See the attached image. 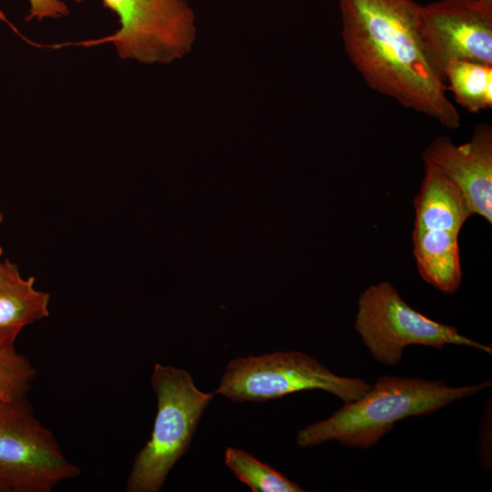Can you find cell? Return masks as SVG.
I'll use <instances>...</instances> for the list:
<instances>
[{"label": "cell", "mask_w": 492, "mask_h": 492, "mask_svg": "<svg viewBox=\"0 0 492 492\" xmlns=\"http://www.w3.org/2000/svg\"><path fill=\"white\" fill-rule=\"evenodd\" d=\"M36 371L30 361L15 348L0 345V400L26 396Z\"/></svg>", "instance_id": "15"}, {"label": "cell", "mask_w": 492, "mask_h": 492, "mask_svg": "<svg viewBox=\"0 0 492 492\" xmlns=\"http://www.w3.org/2000/svg\"><path fill=\"white\" fill-rule=\"evenodd\" d=\"M117 15L119 28L88 46L112 43L122 59L170 64L188 55L196 39V17L187 0H102Z\"/></svg>", "instance_id": "7"}, {"label": "cell", "mask_w": 492, "mask_h": 492, "mask_svg": "<svg viewBox=\"0 0 492 492\" xmlns=\"http://www.w3.org/2000/svg\"><path fill=\"white\" fill-rule=\"evenodd\" d=\"M491 384L490 379L476 384L451 386L443 380L384 375L358 400L343 403L328 418L300 430L296 443L301 447H309L337 441L347 447L369 448L400 420L433 414Z\"/></svg>", "instance_id": "2"}, {"label": "cell", "mask_w": 492, "mask_h": 492, "mask_svg": "<svg viewBox=\"0 0 492 492\" xmlns=\"http://www.w3.org/2000/svg\"><path fill=\"white\" fill-rule=\"evenodd\" d=\"M76 3H82L84 2L85 0H74Z\"/></svg>", "instance_id": "18"}, {"label": "cell", "mask_w": 492, "mask_h": 492, "mask_svg": "<svg viewBox=\"0 0 492 492\" xmlns=\"http://www.w3.org/2000/svg\"><path fill=\"white\" fill-rule=\"evenodd\" d=\"M462 190L472 214L492 223V127L475 126L469 141L456 145L448 136L435 138L421 154Z\"/></svg>", "instance_id": "9"}, {"label": "cell", "mask_w": 492, "mask_h": 492, "mask_svg": "<svg viewBox=\"0 0 492 492\" xmlns=\"http://www.w3.org/2000/svg\"><path fill=\"white\" fill-rule=\"evenodd\" d=\"M370 387L361 378L335 374L303 353L279 351L231 360L214 394L234 402H266L303 390H323L348 403Z\"/></svg>", "instance_id": "4"}, {"label": "cell", "mask_w": 492, "mask_h": 492, "mask_svg": "<svg viewBox=\"0 0 492 492\" xmlns=\"http://www.w3.org/2000/svg\"><path fill=\"white\" fill-rule=\"evenodd\" d=\"M151 385L157 414L150 439L137 454L130 470L128 492H158L166 477L187 453L201 415L214 397L197 388L183 369L156 364Z\"/></svg>", "instance_id": "3"}, {"label": "cell", "mask_w": 492, "mask_h": 492, "mask_svg": "<svg viewBox=\"0 0 492 492\" xmlns=\"http://www.w3.org/2000/svg\"><path fill=\"white\" fill-rule=\"evenodd\" d=\"M29 11L25 20L42 21L45 18H62L69 15L67 4L62 0H27Z\"/></svg>", "instance_id": "16"}, {"label": "cell", "mask_w": 492, "mask_h": 492, "mask_svg": "<svg viewBox=\"0 0 492 492\" xmlns=\"http://www.w3.org/2000/svg\"><path fill=\"white\" fill-rule=\"evenodd\" d=\"M354 328L374 360L396 365L408 345L436 349L461 345L492 354L491 346L462 335L456 326L436 322L411 308L388 282L370 285L360 295Z\"/></svg>", "instance_id": "5"}, {"label": "cell", "mask_w": 492, "mask_h": 492, "mask_svg": "<svg viewBox=\"0 0 492 492\" xmlns=\"http://www.w3.org/2000/svg\"><path fill=\"white\" fill-rule=\"evenodd\" d=\"M425 164V175L415 198V231H446L460 233L472 216L466 198L458 186L434 166Z\"/></svg>", "instance_id": "11"}, {"label": "cell", "mask_w": 492, "mask_h": 492, "mask_svg": "<svg viewBox=\"0 0 492 492\" xmlns=\"http://www.w3.org/2000/svg\"><path fill=\"white\" fill-rule=\"evenodd\" d=\"M3 220V215L0 212V222Z\"/></svg>", "instance_id": "19"}, {"label": "cell", "mask_w": 492, "mask_h": 492, "mask_svg": "<svg viewBox=\"0 0 492 492\" xmlns=\"http://www.w3.org/2000/svg\"><path fill=\"white\" fill-rule=\"evenodd\" d=\"M421 7L414 0H339L344 50L371 88L457 129L460 115L423 47Z\"/></svg>", "instance_id": "1"}, {"label": "cell", "mask_w": 492, "mask_h": 492, "mask_svg": "<svg viewBox=\"0 0 492 492\" xmlns=\"http://www.w3.org/2000/svg\"><path fill=\"white\" fill-rule=\"evenodd\" d=\"M459 233L413 231L414 256L419 274L438 291L451 294L462 280Z\"/></svg>", "instance_id": "12"}, {"label": "cell", "mask_w": 492, "mask_h": 492, "mask_svg": "<svg viewBox=\"0 0 492 492\" xmlns=\"http://www.w3.org/2000/svg\"><path fill=\"white\" fill-rule=\"evenodd\" d=\"M444 79L456 103L468 112L492 108V65L455 60L447 65Z\"/></svg>", "instance_id": "13"}, {"label": "cell", "mask_w": 492, "mask_h": 492, "mask_svg": "<svg viewBox=\"0 0 492 492\" xmlns=\"http://www.w3.org/2000/svg\"><path fill=\"white\" fill-rule=\"evenodd\" d=\"M419 35L444 82L452 61L492 65V0H438L422 5Z\"/></svg>", "instance_id": "8"}, {"label": "cell", "mask_w": 492, "mask_h": 492, "mask_svg": "<svg viewBox=\"0 0 492 492\" xmlns=\"http://www.w3.org/2000/svg\"><path fill=\"white\" fill-rule=\"evenodd\" d=\"M50 295L35 287V278H23L5 259L0 266V345L15 347L21 331L49 315Z\"/></svg>", "instance_id": "10"}, {"label": "cell", "mask_w": 492, "mask_h": 492, "mask_svg": "<svg viewBox=\"0 0 492 492\" xmlns=\"http://www.w3.org/2000/svg\"><path fill=\"white\" fill-rule=\"evenodd\" d=\"M80 474L26 397L0 400V492H50Z\"/></svg>", "instance_id": "6"}, {"label": "cell", "mask_w": 492, "mask_h": 492, "mask_svg": "<svg viewBox=\"0 0 492 492\" xmlns=\"http://www.w3.org/2000/svg\"><path fill=\"white\" fill-rule=\"evenodd\" d=\"M226 466L253 492H302L295 482L249 453L233 447L225 450Z\"/></svg>", "instance_id": "14"}, {"label": "cell", "mask_w": 492, "mask_h": 492, "mask_svg": "<svg viewBox=\"0 0 492 492\" xmlns=\"http://www.w3.org/2000/svg\"><path fill=\"white\" fill-rule=\"evenodd\" d=\"M2 255H3V250L2 248L0 247V266H1V263H2Z\"/></svg>", "instance_id": "17"}]
</instances>
